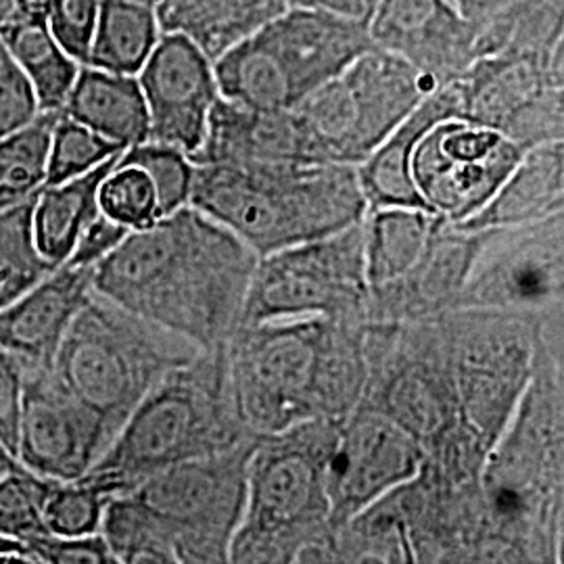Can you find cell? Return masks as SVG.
<instances>
[{"label": "cell", "instance_id": "17", "mask_svg": "<svg viewBox=\"0 0 564 564\" xmlns=\"http://www.w3.org/2000/svg\"><path fill=\"white\" fill-rule=\"evenodd\" d=\"M423 460V447L383 414L358 405L339 419L326 473L333 529L412 481Z\"/></svg>", "mask_w": 564, "mask_h": 564}, {"label": "cell", "instance_id": "26", "mask_svg": "<svg viewBox=\"0 0 564 564\" xmlns=\"http://www.w3.org/2000/svg\"><path fill=\"white\" fill-rule=\"evenodd\" d=\"M61 113L121 149L149 141V111L137 76L80 65Z\"/></svg>", "mask_w": 564, "mask_h": 564}, {"label": "cell", "instance_id": "35", "mask_svg": "<svg viewBox=\"0 0 564 564\" xmlns=\"http://www.w3.org/2000/svg\"><path fill=\"white\" fill-rule=\"evenodd\" d=\"M118 165H134L153 182L160 218L174 214L191 199L195 163L174 147L147 141L126 149Z\"/></svg>", "mask_w": 564, "mask_h": 564}, {"label": "cell", "instance_id": "44", "mask_svg": "<svg viewBox=\"0 0 564 564\" xmlns=\"http://www.w3.org/2000/svg\"><path fill=\"white\" fill-rule=\"evenodd\" d=\"M128 232H130L128 226L111 220L99 209V214L82 230L78 241L74 245V251L65 263L95 268L128 237Z\"/></svg>", "mask_w": 564, "mask_h": 564}, {"label": "cell", "instance_id": "41", "mask_svg": "<svg viewBox=\"0 0 564 564\" xmlns=\"http://www.w3.org/2000/svg\"><path fill=\"white\" fill-rule=\"evenodd\" d=\"M23 544L36 564H116L101 531L90 535L44 533Z\"/></svg>", "mask_w": 564, "mask_h": 564}, {"label": "cell", "instance_id": "45", "mask_svg": "<svg viewBox=\"0 0 564 564\" xmlns=\"http://www.w3.org/2000/svg\"><path fill=\"white\" fill-rule=\"evenodd\" d=\"M379 0H289V7H305V9H321L345 20L360 21L368 25L377 9Z\"/></svg>", "mask_w": 564, "mask_h": 564}, {"label": "cell", "instance_id": "24", "mask_svg": "<svg viewBox=\"0 0 564 564\" xmlns=\"http://www.w3.org/2000/svg\"><path fill=\"white\" fill-rule=\"evenodd\" d=\"M456 118L449 84L431 93L362 163L356 165L368 209L423 207V197L412 178V155L419 141L437 121Z\"/></svg>", "mask_w": 564, "mask_h": 564}, {"label": "cell", "instance_id": "50", "mask_svg": "<svg viewBox=\"0 0 564 564\" xmlns=\"http://www.w3.org/2000/svg\"><path fill=\"white\" fill-rule=\"evenodd\" d=\"M7 205H11V203L0 202V207H7Z\"/></svg>", "mask_w": 564, "mask_h": 564}, {"label": "cell", "instance_id": "43", "mask_svg": "<svg viewBox=\"0 0 564 564\" xmlns=\"http://www.w3.org/2000/svg\"><path fill=\"white\" fill-rule=\"evenodd\" d=\"M25 364V358L0 347V444L13 458L18 456V424Z\"/></svg>", "mask_w": 564, "mask_h": 564}, {"label": "cell", "instance_id": "39", "mask_svg": "<svg viewBox=\"0 0 564 564\" xmlns=\"http://www.w3.org/2000/svg\"><path fill=\"white\" fill-rule=\"evenodd\" d=\"M99 209L130 230H141L160 220L153 182L134 165L116 163V167L102 178Z\"/></svg>", "mask_w": 564, "mask_h": 564}, {"label": "cell", "instance_id": "49", "mask_svg": "<svg viewBox=\"0 0 564 564\" xmlns=\"http://www.w3.org/2000/svg\"><path fill=\"white\" fill-rule=\"evenodd\" d=\"M15 4H18V0H0V25L13 18Z\"/></svg>", "mask_w": 564, "mask_h": 564}, {"label": "cell", "instance_id": "2", "mask_svg": "<svg viewBox=\"0 0 564 564\" xmlns=\"http://www.w3.org/2000/svg\"><path fill=\"white\" fill-rule=\"evenodd\" d=\"M564 314L538 326L533 375L479 477L470 563H563Z\"/></svg>", "mask_w": 564, "mask_h": 564}, {"label": "cell", "instance_id": "30", "mask_svg": "<svg viewBox=\"0 0 564 564\" xmlns=\"http://www.w3.org/2000/svg\"><path fill=\"white\" fill-rule=\"evenodd\" d=\"M0 42L30 84L39 111H61L80 63L65 53L46 21L13 15L0 25Z\"/></svg>", "mask_w": 564, "mask_h": 564}, {"label": "cell", "instance_id": "1", "mask_svg": "<svg viewBox=\"0 0 564 564\" xmlns=\"http://www.w3.org/2000/svg\"><path fill=\"white\" fill-rule=\"evenodd\" d=\"M258 260L226 226L184 205L130 230L95 265L93 289L199 349H218L241 326Z\"/></svg>", "mask_w": 564, "mask_h": 564}, {"label": "cell", "instance_id": "14", "mask_svg": "<svg viewBox=\"0 0 564 564\" xmlns=\"http://www.w3.org/2000/svg\"><path fill=\"white\" fill-rule=\"evenodd\" d=\"M449 88L458 120L491 128L523 151L564 141V46L489 53Z\"/></svg>", "mask_w": 564, "mask_h": 564}, {"label": "cell", "instance_id": "47", "mask_svg": "<svg viewBox=\"0 0 564 564\" xmlns=\"http://www.w3.org/2000/svg\"><path fill=\"white\" fill-rule=\"evenodd\" d=\"M25 554V556H30L28 554V550H25V544L20 542V540H13V538H7V535H0V556H4V554ZM32 558V556H30ZM34 561V558H32Z\"/></svg>", "mask_w": 564, "mask_h": 564}, {"label": "cell", "instance_id": "8", "mask_svg": "<svg viewBox=\"0 0 564 564\" xmlns=\"http://www.w3.org/2000/svg\"><path fill=\"white\" fill-rule=\"evenodd\" d=\"M199 351L195 343L93 289L67 326L51 372L99 426L109 447L147 393Z\"/></svg>", "mask_w": 564, "mask_h": 564}, {"label": "cell", "instance_id": "15", "mask_svg": "<svg viewBox=\"0 0 564 564\" xmlns=\"http://www.w3.org/2000/svg\"><path fill=\"white\" fill-rule=\"evenodd\" d=\"M477 232L458 307L531 318L564 314V214Z\"/></svg>", "mask_w": 564, "mask_h": 564}, {"label": "cell", "instance_id": "21", "mask_svg": "<svg viewBox=\"0 0 564 564\" xmlns=\"http://www.w3.org/2000/svg\"><path fill=\"white\" fill-rule=\"evenodd\" d=\"M477 242V230H460L442 218L402 279L368 289L366 324L419 323L456 310Z\"/></svg>", "mask_w": 564, "mask_h": 564}, {"label": "cell", "instance_id": "31", "mask_svg": "<svg viewBox=\"0 0 564 564\" xmlns=\"http://www.w3.org/2000/svg\"><path fill=\"white\" fill-rule=\"evenodd\" d=\"M162 36L155 7L144 0H101L84 65L137 76Z\"/></svg>", "mask_w": 564, "mask_h": 564}, {"label": "cell", "instance_id": "16", "mask_svg": "<svg viewBox=\"0 0 564 564\" xmlns=\"http://www.w3.org/2000/svg\"><path fill=\"white\" fill-rule=\"evenodd\" d=\"M523 153L491 128L449 118L431 126L416 144L412 178L426 209L456 226L494 197Z\"/></svg>", "mask_w": 564, "mask_h": 564}, {"label": "cell", "instance_id": "29", "mask_svg": "<svg viewBox=\"0 0 564 564\" xmlns=\"http://www.w3.org/2000/svg\"><path fill=\"white\" fill-rule=\"evenodd\" d=\"M442 216L423 207H377L364 216L368 289L402 279L423 253Z\"/></svg>", "mask_w": 564, "mask_h": 564}, {"label": "cell", "instance_id": "28", "mask_svg": "<svg viewBox=\"0 0 564 564\" xmlns=\"http://www.w3.org/2000/svg\"><path fill=\"white\" fill-rule=\"evenodd\" d=\"M120 155H113L74 181L44 186L39 193L34 207V239L48 262L63 265L69 260L82 230L99 214V186L116 167Z\"/></svg>", "mask_w": 564, "mask_h": 564}, {"label": "cell", "instance_id": "40", "mask_svg": "<svg viewBox=\"0 0 564 564\" xmlns=\"http://www.w3.org/2000/svg\"><path fill=\"white\" fill-rule=\"evenodd\" d=\"M109 500L111 496L82 477L74 481H55L44 502V523L57 535L99 533Z\"/></svg>", "mask_w": 564, "mask_h": 564}, {"label": "cell", "instance_id": "37", "mask_svg": "<svg viewBox=\"0 0 564 564\" xmlns=\"http://www.w3.org/2000/svg\"><path fill=\"white\" fill-rule=\"evenodd\" d=\"M53 485V479H42L28 468L0 477V535L28 542L51 533L44 523V502Z\"/></svg>", "mask_w": 564, "mask_h": 564}, {"label": "cell", "instance_id": "25", "mask_svg": "<svg viewBox=\"0 0 564 564\" xmlns=\"http://www.w3.org/2000/svg\"><path fill=\"white\" fill-rule=\"evenodd\" d=\"M564 214V141L531 147L494 197L460 230H487L540 223Z\"/></svg>", "mask_w": 564, "mask_h": 564}, {"label": "cell", "instance_id": "18", "mask_svg": "<svg viewBox=\"0 0 564 564\" xmlns=\"http://www.w3.org/2000/svg\"><path fill=\"white\" fill-rule=\"evenodd\" d=\"M107 442L51 366L25 364L18 424V460L23 468L53 481H74L90 470Z\"/></svg>", "mask_w": 564, "mask_h": 564}, {"label": "cell", "instance_id": "23", "mask_svg": "<svg viewBox=\"0 0 564 564\" xmlns=\"http://www.w3.org/2000/svg\"><path fill=\"white\" fill-rule=\"evenodd\" d=\"M93 274L95 268L63 263L0 310V347L51 366L72 318L93 293Z\"/></svg>", "mask_w": 564, "mask_h": 564}, {"label": "cell", "instance_id": "48", "mask_svg": "<svg viewBox=\"0 0 564 564\" xmlns=\"http://www.w3.org/2000/svg\"><path fill=\"white\" fill-rule=\"evenodd\" d=\"M20 468H23L20 460L13 458V456L7 452V447L0 444V477L9 475V473H13V470H20Z\"/></svg>", "mask_w": 564, "mask_h": 564}, {"label": "cell", "instance_id": "5", "mask_svg": "<svg viewBox=\"0 0 564 564\" xmlns=\"http://www.w3.org/2000/svg\"><path fill=\"white\" fill-rule=\"evenodd\" d=\"M251 440L256 435L242 423L235 402L226 345L202 349L147 393L82 479L113 498L170 466L228 452Z\"/></svg>", "mask_w": 564, "mask_h": 564}, {"label": "cell", "instance_id": "3", "mask_svg": "<svg viewBox=\"0 0 564 564\" xmlns=\"http://www.w3.org/2000/svg\"><path fill=\"white\" fill-rule=\"evenodd\" d=\"M364 326L339 318L241 324L226 343V362L245 426L262 437L356 410L366 384Z\"/></svg>", "mask_w": 564, "mask_h": 564}, {"label": "cell", "instance_id": "11", "mask_svg": "<svg viewBox=\"0 0 564 564\" xmlns=\"http://www.w3.org/2000/svg\"><path fill=\"white\" fill-rule=\"evenodd\" d=\"M368 48L372 41L360 21L289 7L237 44L235 76L242 95L256 107L293 109Z\"/></svg>", "mask_w": 564, "mask_h": 564}, {"label": "cell", "instance_id": "9", "mask_svg": "<svg viewBox=\"0 0 564 564\" xmlns=\"http://www.w3.org/2000/svg\"><path fill=\"white\" fill-rule=\"evenodd\" d=\"M540 321L473 307L442 314L460 424L487 454L531 381Z\"/></svg>", "mask_w": 564, "mask_h": 564}, {"label": "cell", "instance_id": "34", "mask_svg": "<svg viewBox=\"0 0 564 564\" xmlns=\"http://www.w3.org/2000/svg\"><path fill=\"white\" fill-rule=\"evenodd\" d=\"M564 46V0H514L479 36V57L500 51L545 53Z\"/></svg>", "mask_w": 564, "mask_h": 564}, {"label": "cell", "instance_id": "42", "mask_svg": "<svg viewBox=\"0 0 564 564\" xmlns=\"http://www.w3.org/2000/svg\"><path fill=\"white\" fill-rule=\"evenodd\" d=\"M39 113V102L20 67L0 42V137Z\"/></svg>", "mask_w": 564, "mask_h": 564}, {"label": "cell", "instance_id": "33", "mask_svg": "<svg viewBox=\"0 0 564 564\" xmlns=\"http://www.w3.org/2000/svg\"><path fill=\"white\" fill-rule=\"evenodd\" d=\"M61 111H39L0 137V202L18 203L41 193L48 151Z\"/></svg>", "mask_w": 564, "mask_h": 564}, {"label": "cell", "instance_id": "20", "mask_svg": "<svg viewBox=\"0 0 564 564\" xmlns=\"http://www.w3.org/2000/svg\"><path fill=\"white\" fill-rule=\"evenodd\" d=\"M366 28L372 46L405 61L433 90L479 59V30L452 0H379Z\"/></svg>", "mask_w": 564, "mask_h": 564}, {"label": "cell", "instance_id": "10", "mask_svg": "<svg viewBox=\"0 0 564 564\" xmlns=\"http://www.w3.org/2000/svg\"><path fill=\"white\" fill-rule=\"evenodd\" d=\"M435 93L405 61L368 48L293 107L324 163H362Z\"/></svg>", "mask_w": 564, "mask_h": 564}, {"label": "cell", "instance_id": "51", "mask_svg": "<svg viewBox=\"0 0 564 564\" xmlns=\"http://www.w3.org/2000/svg\"><path fill=\"white\" fill-rule=\"evenodd\" d=\"M144 2H149V4H153V7H155V0H144Z\"/></svg>", "mask_w": 564, "mask_h": 564}, {"label": "cell", "instance_id": "6", "mask_svg": "<svg viewBox=\"0 0 564 564\" xmlns=\"http://www.w3.org/2000/svg\"><path fill=\"white\" fill-rule=\"evenodd\" d=\"M337 435L339 419H312L258 437L228 563H335L326 473Z\"/></svg>", "mask_w": 564, "mask_h": 564}, {"label": "cell", "instance_id": "22", "mask_svg": "<svg viewBox=\"0 0 564 564\" xmlns=\"http://www.w3.org/2000/svg\"><path fill=\"white\" fill-rule=\"evenodd\" d=\"M191 162L230 165L324 163L318 160L293 109H251L223 97L212 109L205 141Z\"/></svg>", "mask_w": 564, "mask_h": 564}, {"label": "cell", "instance_id": "19", "mask_svg": "<svg viewBox=\"0 0 564 564\" xmlns=\"http://www.w3.org/2000/svg\"><path fill=\"white\" fill-rule=\"evenodd\" d=\"M137 78L149 111V141L174 147L191 160L220 99L214 61L186 36L162 32Z\"/></svg>", "mask_w": 564, "mask_h": 564}, {"label": "cell", "instance_id": "12", "mask_svg": "<svg viewBox=\"0 0 564 564\" xmlns=\"http://www.w3.org/2000/svg\"><path fill=\"white\" fill-rule=\"evenodd\" d=\"M256 442L170 466L128 491L158 524L174 564L228 563Z\"/></svg>", "mask_w": 564, "mask_h": 564}, {"label": "cell", "instance_id": "32", "mask_svg": "<svg viewBox=\"0 0 564 564\" xmlns=\"http://www.w3.org/2000/svg\"><path fill=\"white\" fill-rule=\"evenodd\" d=\"M36 197L0 207V310L59 268L42 256L34 239Z\"/></svg>", "mask_w": 564, "mask_h": 564}, {"label": "cell", "instance_id": "27", "mask_svg": "<svg viewBox=\"0 0 564 564\" xmlns=\"http://www.w3.org/2000/svg\"><path fill=\"white\" fill-rule=\"evenodd\" d=\"M286 9V0H155L162 32L186 36L212 61Z\"/></svg>", "mask_w": 564, "mask_h": 564}, {"label": "cell", "instance_id": "4", "mask_svg": "<svg viewBox=\"0 0 564 564\" xmlns=\"http://www.w3.org/2000/svg\"><path fill=\"white\" fill-rule=\"evenodd\" d=\"M188 205L258 258L339 232L368 212L356 165L347 163H195Z\"/></svg>", "mask_w": 564, "mask_h": 564}, {"label": "cell", "instance_id": "36", "mask_svg": "<svg viewBox=\"0 0 564 564\" xmlns=\"http://www.w3.org/2000/svg\"><path fill=\"white\" fill-rule=\"evenodd\" d=\"M121 151L126 149L120 144L102 139L101 134L61 113L51 139L44 186L74 181Z\"/></svg>", "mask_w": 564, "mask_h": 564}, {"label": "cell", "instance_id": "7", "mask_svg": "<svg viewBox=\"0 0 564 564\" xmlns=\"http://www.w3.org/2000/svg\"><path fill=\"white\" fill-rule=\"evenodd\" d=\"M366 384L358 405L370 408L423 447L426 473L473 484L487 452L460 424L442 316L419 323L364 326Z\"/></svg>", "mask_w": 564, "mask_h": 564}, {"label": "cell", "instance_id": "13", "mask_svg": "<svg viewBox=\"0 0 564 564\" xmlns=\"http://www.w3.org/2000/svg\"><path fill=\"white\" fill-rule=\"evenodd\" d=\"M366 305L362 218L323 239L260 258L242 305L241 324L282 318L366 323Z\"/></svg>", "mask_w": 564, "mask_h": 564}, {"label": "cell", "instance_id": "46", "mask_svg": "<svg viewBox=\"0 0 564 564\" xmlns=\"http://www.w3.org/2000/svg\"><path fill=\"white\" fill-rule=\"evenodd\" d=\"M514 0H452V4L463 13L466 20L470 21L479 36L487 25H491L500 15H505L506 9Z\"/></svg>", "mask_w": 564, "mask_h": 564}, {"label": "cell", "instance_id": "38", "mask_svg": "<svg viewBox=\"0 0 564 564\" xmlns=\"http://www.w3.org/2000/svg\"><path fill=\"white\" fill-rule=\"evenodd\" d=\"M101 0H18L15 13L21 18L46 21L69 57L86 63Z\"/></svg>", "mask_w": 564, "mask_h": 564}]
</instances>
